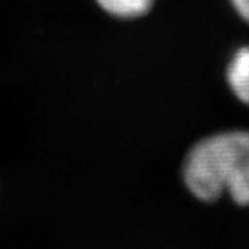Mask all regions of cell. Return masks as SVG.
<instances>
[{"instance_id":"7a4b0ae2","label":"cell","mask_w":249,"mask_h":249,"mask_svg":"<svg viewBox=\"0 0 249 249\" xmlns=\"http://www.w3.org/2000/svg\"><path fill=\"white\" fill-rule=\"evenodd\" d=\"M227 83L234 96L249 106V47L238 50L227 68Z\"/></svg>"},{"instance_id":"3957f363","label":"cell","mask_w":249,"mask_h":249,"mask_svg":"<svg viewBox=\"0 0 249 249\" xmlns=\"http://www.w3.org/2000/svg\"><path fill=\"white\" fill-rule=\"evenodd\" d=\"M108 14L118 18H139L145 16L155 0H96Z\"/></svg>"},{"instance_id":"277c9868","label":"cell","mask_w":249,"mask_h":249,"mask_svg":"<svg viewBox=\"0 0 249 249\" xmlns=\"http://www.w3.org/2000/svg\"><path fill=\"white\" fill-rule=\"evenodd\" d=\"M231 3L238 16L249 24V0H231Z\"/></svg>"},{"instance_id":"6da1fadb","label":"cell","mask_w":249,"mask_h":249,"mask_svg":"<svg viewBox=\"0 0 249 249\" xmlns=\"http://www.w3.org/2000/svg\"><path fill=\"white\" fill-rule=\"evenodd\" d=\"M183 178L202 202H214L227 193L240 206H249V132L211 136L188 152Z\"/></svg>"}]
</instances>
